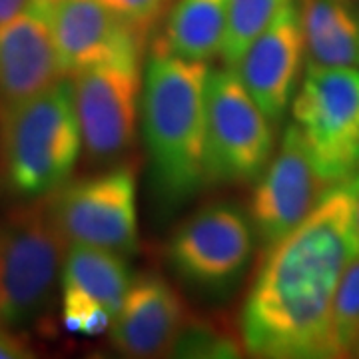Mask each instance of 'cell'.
Returning a JSON list of instances; mask_svg holds the SVG:
<instances>
[{
	"label": "cell",
	"mask_w": 359,
	"mask_h": 359,
	"mask_svg": "<svg viewBox=\"0 0 359 359\" xmlns=\"http://www.w3.org/2000/svg\"><path fill=\"white\" fill-rule=\"evenodd\" d=\"M359 172L339 180L318 208L269 248L242 311V339L256 358H334L337 285L359 254Z\"/></svg>",
	"instance_id": "cell-1"
},
{
	"label": "cell",
	"mask_w": 359,
	"mask_h": 359,
	"mask_svg": "<svg viewBox=\"0 0 359 359\" xmlns=\"http://www.w3.org/2000/svg\"><path fill=\"white\" fill-rule=\"evenodd\" d=\"M208 62L152 48L144 68L140 120L160 192L170 202L192 198L205 182Z\"/></svg>",
	"instance_id": "cell-2"
},
{
	"label": "cell",
	"mask_w": 359,
	"mask_h": 359,
	"mask_svg": "<svg viewBox=\"0 0 359 359\" xmlns=\"http://www.w3.org/2000/svg\"><path fill=\"white\" fill-rule=\"evenodd\" d=\"M82 152L72 82L62 78L0 120V168L8 192L32 202L70 182Z\"/></svg>",
	"instance_id": "cell-3"
},
{
	"label": "cell",
	"mask_w": 359,
	"mask_h": 359,
	"mask_svg": "<svg viewBox=\"0 0 359 359\" xmlns=\"http://www.w3.org/2000/svg\"><path fill=\"white\" fill-rule=\"evenodd\" d=\"M66 250L46 198L0 219V325L25 327L50 308Z\"/></svg>",
	"instance_id": "cell-4"
},
{
	"label": "cell",
	"mask_w": 359,
	"mask_h": 359,
	"mask_svg": "<svg viewBox=\"0 0 359 359\" xmlns=\"http://www.w3.org/2000/svg\"><path fill=\"white\" fill-rule=\"evenodd\" d=\"M276 148V126L245 90L238 72L210 70L205 82V180L254 184Z\"/></svg>",
	"instance_id": "cell-5"
},
{
	"label": "cell",
	"mask_w": 359,
	"mask_h": 359,
	"mask_svg": "<svg viewBox=\"0 0 359 359\" xmlns=\"http://www.w3.org/2000/svg\"><path fill=\"white\" fill-rule=\"evenodd\" d=\"M136 192L138 166L122 162L96 176L68 182L46 200L68 244L132 257L140 248Z\"/></svg>",
	"instance_id": "cell-6"
},
{
	"label": "cell",
	"mask_w": 359,
	"mask_h": 359,
	"mask_svg": "<svg viewBox=\"0 0 359 359\" xmlns=\"http://www.w3.org/2000/svg\"><path fill=\"white\" fill-rule=\"evenodd\" d=\"M292 116L330 184L359 172V68L308 66Z\"/></svg>",
	"instance_id": "cell-7"
},
{
	"label": "cell",
	"mask_w": 359,
	"mask_h": 359,
	"mask_svg": "<svg viewBox=\"0 0 359 359\" xmlns=\"http://www.w3.org/2000/svg\"><path fill=\"white\" fill-rule=\"evenodd\" d=\"M254 245L256 233L248 212L230 202H212L180 224L166 256L182 282L222 292L244 276Z\"/></svg>",
	"instance_id": "cell-8"
},
{
	"label": "cell",
	"mask_w": 359,
	"mask_h": 359,
	"mask_svg": "<svg viewBox=\"0 0 359 359\" xmlns=\"http://www.w3.org/2000/svg\"><path fill=\"white\" fill-rule=\"evenodd\" d=\"M142 58L94 66L72 80L82 150L92 164L110 166L136 144L142 102Z\"/></svg>",
	"instance_id": "cell-9"
},
{
	"label": "cell",
	"mask_w": 359,
	"mask_h": 359,
	"mask_svg": "<svg viewBox=\"0 0 359 359\" xmlns=\"http://www.w3.org/2000/svg\"><path fill=\"white\" fill-rule=\"evenodd\" d=\"M334 184L320 174L299 128L283 132L278 152L256 182L248 216L256 240L269 250L308 218Z\"/></svg>",
	"instance_id": "cell-10"
},
{
	"label": "cell",
	"mask_w": 359,
	"mask_h": 359,
	"mask_svg": "<svg viewBox=\"0 0 359 359\" xmlns=\"http://www.w3.org/2000/svg\"><path fill=\"white\" fill-rule=\"evenodd\" d=\"M44 6L66 78L94 66L142 58L146 50V42L100 0H58Z\"/></svg>",
	"instance_id": "cell-11"
},
{
	"label": "cell",
	"mask_w": 359,
	"mask_h": 359,
	"mask_svg": "<svg viewBox=\"0 0 359 359\" xmlns=\"http://www.w3.org/2000/svg\"><path fill=\"white\" fill-rule=\"evenodd\" d=\"M306 58L297 2L287 0L233 68L250 96L278 126L295 96Z\"/></svg>",
	"instance_id": "cell-12"
},
{
	"label": "cell",
	"mask_w": 359,
	"mask_h": 359,
	"mask_svg": "<svg viewBox=\"0 0 359 359\" xmlns=\"http://www.w3.org/2000/svg\"><path fill=\"white\" fill-rule=\"evenodd\" d=\"M65 76L40 0L0 28V120Z\"/></svg>",
	"instance_id": "cell-13"
},
{
	"label": "cell",
	"mask_w": 359,
	"mask_h": 359,
	"mask_svg": "<svg viewBox=\"0 0 359 359\" xmlns=\"http://www.w3.org/2000/svg\"><path fill=\"white\" fill-rule=\"evenodd\" d=\"M186 321L188 311L174 285L156 271H144L132 278L110 325V341L128 358H164L176 349Z\"/></svg>",
	"instance_id": "cell-14"
},
{
	"label": "cell",
	"mask_w": 359,
	"mask_h": 359,
	"mask_svg": "<svg viewBox=\"0 0 359 359\" xmlns=\"http://www.w3.org/2000/svg\"><path fill=\"white\" fill-rule=\"evenodd\" d=\"M308 66L359 68V8L351 0H297Z\"/></svg>",
	"instance_id": "cell-15"
},
{
	"label": "cell",
	"mask_w": 359,
	"mask_h": 359,
	"mask_svg": "<svg viewBox=\"0 0 359 359\" xmlns=\"http://www.w3.org/2000/svg\"><path fill=\"white\" fill-rule=\"evenodd\" d=\"M226 28L228 0H178L154 48L186 60L212 62L222 54Z\"/></svg>",
	"instance_id": "cell-16"
},
{
	"label": "cell",
	"mask_w": 359,
	"mask_h": 359,
	"mask_svg": "<svg viewBox=\"0 0 359 359\" xmlns=\"http://www.w3.org/2000/svg\"><path fill=\"white\" fill-rule=\"evenodd\" d=\"M60 283L62 290L84 294L114 318L128 294L132 273L126 257L120 254L92 245L68 244Z\"/></svg>",
	"instance_id": "cell-17"
},
{
	"label": "cell",
	"mask_w": 359,
	"mask_h": 359,
	"mask_svg": "<svg viewBox=\"0 0 359 359\" xmlns=\"http://www.w3.org/2000/svg\"><path fill=\"white\" fill-rule=\"evenodd\" d=\"M287 0H228V28L222 46L224 65L236 68L248 46Z\"/></svg>",
	"instance_id": "cell-18"
},
{
	"label": "cell",
	"mask_w": 359,
	"mask_h": 359,
	"mask_svg": "<svg viewBox=\"0 0 359 359\" xmlns=\"http://www.w3.org/2000/svg\"><path fill=\"white\" fill-rule=\"evenodd\" d=\"M332 351L346 358L359 351V254L344 271L332 309Z\"/></svg>",
	"instance_id": "cell-19"
},
{
	"label": "cell",
	"mask_w": 359,
	"mask_h": 359,
	"mask_svg": "<svg viewBox=\"0 0 359 359\" xmlns=\"http://www.w3.org/2000/svg\"><path fill=\"white\" fill-rule=\"evenodd\" d=\"M178 355H208V358H233L238 346L230 339V335H222L208 321H186L180 334L176 349Z\"/></svg>",
	"instance_id": "cell-20"
},
{
	"label": "cell",
	"mask_w": 359,
	"mask_h": 359,
	"mask_svg": "<svg viewBox=\"0 0 359 359\" xmlns=\"http://www.w3.org/2000/svg\"><path fill=\"white\" fill-rule=\"evenodd\" d=\"M124 25H128L144 42L152 36L162 20L170 0H100Z\"/></svg>",
	"instance_id": "cell-21"
},
{
	"label": "cell",
	"mask_w": 359,
	"mask_h": 359,
	"mask_svg": "<svg viewBox=\"0 0 359 359\" xmlns=\"http://www.w3.org/2000/svg\"><path fill=\"white\" fill-rule=\"evenodd\" d=\"M32 358L30 347L11 332V327L0 325V359H25Z\"/></svg>",
	"instance_id": "cell-22"
},
{
	"label": "cell",
	"mask_w": 359,
	"mask_h": 359,
	"mask_svg": "<svg viewBox=\"0 0 359 359\" xmlns=\"http://www.w3.org/2000/svg\"><path fill=\"white\" fill-rule=\"evenodd\" d=\"M32 0H0V28L25 13Z\"/></svg>",
	"instance_id": "cell-23"
},
{
	"label": "cell",
	"mask_w": 359,
	"mask_h": 359,
	"mask_svg": "<svg viewBox=\"0 0 359 359\" xmlns=\"http://www.w3.org/2000/svg\"><path fill=\"white\" fill-rule=\"evenodd\" d=\"M358 238H359V205H358Z\"/></svg>",
	"instance_id": "cell-24"
},
{
	"label": "cell",
	"mask_w": 359,
	"mask_h": 359,
	"mask_svg": "<svg viewBox=\"0 0 359 359\" xmlns=\"http://www.w3.org/2000/svg\"><path fill=\"white\" fill-rule=\"evenodd\" d=\"M42 2H48V4H52V2H58V0H42Z\"/></svg>",
	"instance_id": "cell-25"
}]
</instances>
